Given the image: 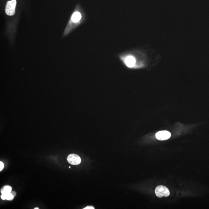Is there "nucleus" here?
Segmentation results:
<instances>
[{
	"mask_svg": "<svg viewBox=\"0 0 209 209\" xmlns=\"http://www.w3.org/2000/svg\"><path fill=\"white\" fill-rule=\"evenodd\" d=\"M69 168H71V167H69Z\"/></svg>",
	"mask_w": 209,
	"mask_h": 209,
	"instance_id": "f8f14e48",
	"label": "nucleus"
},
{
	"mask_svg": "<svg viewBox=\"0 0 209 209\" xmlns=\"http://www.w3.org/2000/svg\"><path fill=\"white\" fill-rule=\"evenodd\" d=\"M6 199L7 200H12L14 199V196L11 193H8L7 194H4Z\"/></svg>",
	"mask_w": 209,
	"mask_h": 209,
	"instance_id": "0eeeda50",
	"label": "nucleus"
},
{
	"mask_svg": "<svg viewBox=\"0 0 209 209\" xmlns=\"http://www.w3.org/2000/svg\"><path fill=\"white\" fill-rule=\"evenodd\" d=\"M85 17L82 13L79 11H75L72 14L70 21L69 27H68V32L77 27L84 21Z\"/></svg>",
	"mask_w": 209,
	"mask_h": 209,
	"instance_id": "f257e3e1",
	"label": "nucleus"
},
{
	"mask_svg": "<svg viewBox=\"0 0 209 209\" xmlns=\"http://www.w3.org/2000/svg\"><path fill=\"white\" fill-rule=\"evenodd\" d=\"M84 209H94V208L93 206H89L85 208H83Z\"/></svg>",
	"mask_w": 209,
	"mask_h": 209,
	"instance_id": "1a4fd4ad",
	"label": "nucleus"
},
{
	"mask_svg": "<svg viewBox=\"0 0 209 209\" xmlns=\"http://www.w3.org/2000/svg\"><path fill=\"white\" fill-rule=\"evenodd\" d=\"M156 195L158 198L168 197L170 194L169 189L165 186H159L156 188L155 190Z\"/></svg>",
	"mask_w": 209,
	"mask_h": 209,
	"instance_id": "f03ea898",
	"label": "nucleus"
},
{
	"mask_svg": "<svg viewBox=\"0 0 209 209\" xmlns=\"http://www.w3.org/2000/svg\"><path fill=\"white\" fill-rule=\"evenodd\" d=\"M171 133L167 131H159L156 134V139L159 140L163 141L167 140L170 138Z\"/></svg>",
	"mask_w": 209,
	"mask_h": 209,
	"instance_id": "39448f33",
	"label": "nucleus"
},
{
	"mask_svg": "<svg viewBox=\"0 0 209 209\" xmlns=\"http://www.w3.org/2000/svg\"><path fill=\"white\" fill-rule=\"evenodd\" d=\"M4 168V164L2 161H0V171H1Z\"/></svg>",
	"mask_w": 209,
	"mask_h": 209,
	"instance_id": "6e6552de",
	"label": "nucleus"
},
{
	"mask_svg": "<svg viewBox=\"0 0 209 209\" xmlns=\"http://www.w3.org/2000/svg\"><path fill=\"white\" fill-rule=\"evenodd\" d=\"M67 160L70 164L73 165H77L81 162V159L77 155L72 154L68 156Z\"/></svg>",
	"mask_w": 209,
	"mask_h": 209,
	"instance_id": "20e7f679",
	"label": "nucleus"
},
{
	"mask_svg": "<svg viewBox=\"0 0 209 209\" xmlns=\"http://www.w3.org/2000/svg\"><path fill=\"white\" fill-rule=\"evenodd\" d=\"M12 188L11 186H4L1 190V193L2 194H7L8 193H10L12 192Z\"/></svg>",
	"mask_w": 209,
	"mask_h": 209,
	"instance_id": "423d86ee",
	"label": "nucleus"
},
{
	"mask_svg": "<svg viewBox=\"0 0 209 209\" xmlns=\"http://www.w3.org/2000/svg\"><path fill=\"white\" fill-rule=\"evenodd\" d=\"M35 209H39V208H34Z\"/></svg>",
	"mask_w": 209,
	"mask_h": 209,
	"instance_id": "9b49d317",
	"label": "nucleus"
},
{
	"mask_svg": "<svg viewBox=\"0 0 209 209\" xmlns=\"http://www.w3.org/2000/svg\"><path fill=\"white\" fill-rule=\"evenodd\" d=\"M16 5V0L8 1L6 7V13L7 15L13 16L15 14Z\"/></svg>",
	"mask_w": 209,
	"mask_h": 209,
	"instance_id": "7ed1b4c3",
	"label": "nucleus"
},
{
	"mask_svg": "<svg viewBox=\"0 0 209 209\" xmlns=\"http://www.w3.org/2000/svg\"><path fill=\"white\" fill-rule=\"evenodd\" d=\"M11 193H12V194L14 196H15L16 195V193L15 192H11Z\"/></svg>",
	"mask_w": 209,
	"mask_h": 209,
	"instance_id": "9d476101",
	"label": "nucleus"
}]
</instances>
